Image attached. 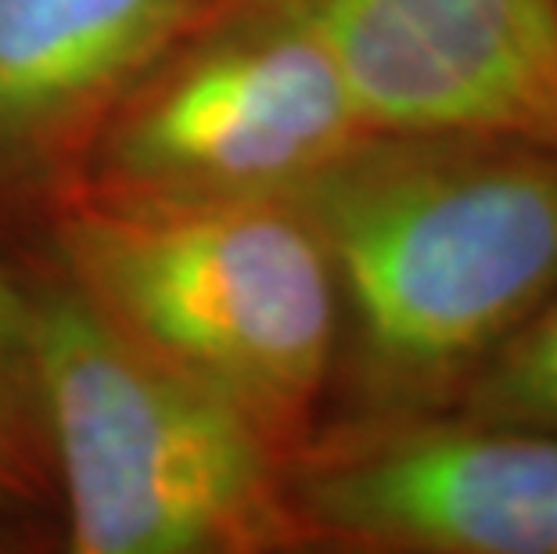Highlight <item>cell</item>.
I'll list each match as a JSON object with an SVG mask.
<instances>
[{
    "label": "cell",
    "mask_w": 557,
    "mask_h": 554,
    "mask_svg": "<svg viewBox=\"0 0 557 554\" xmlns=\"http://www.w3.org/2000/svg\"><path fill=\"white\" fill-rule=\"evenodd\" d=\"M449 415L557 432V296L485 364Z\"/></svg>",
    "instance_id": "cell-9"
},
{
    "label": "cell",
    "mask_w": 557,
    "mask_h": 554,
    "mask_svg": "<svg viewBox=\"0 0 557 554\" xmlns=\"http://www.w3.org/2000/svg\"><path fill=\"white\" fill-rule=\"evenodd\" d=\"M342 303L324 426L449 415L557 296V140L367 130L292 195Z\"/></svg>",
    "instance_id": "cell-1"
},
{
    "label": "cell",
    "mask_w": 557,
    "mask_h": 554,
    "mask_svg": "<svg viewBox=\"0 0 557 554\" xmlns=\"http://www.w3.org/2000/svg\"><path fill=\"white\" fill-rule=\"evenodd\" d=\"M302 547L557 554V432L460 415L342 421L284 465Z\"/></svg>",
    "instance_id": "cell-5"
},
{
    "label": "cell",
    "mask_w": 557,
    "mask_h": 554,
    "mask_svg": "<svg viewBox=\"0 0 557 554\" xmlns=\"http://www.w3.org/2000/svg\"><path fill=\"white\" fill-rule=\"evenodd\" d=\"M51 482L37 299L0 259V501H37Z\"/></svg>",
    "instance_id": "cell-8"
},
{
    "label": "cell",
    "mask_w": 557,
    "mask_h": 554,
    "mask_svg": "<svg viewBox=\"0 0 557 554\" xmlns=\"http://www.w3.org/2000/svg\"><path fill=\"white\" fill-rule=\"evenodd\" d=\"M360 134L299 0H216L112 104L62 192L126 209L292 198Z\"/></svg>",
    "instance_id": "cell-4"
},
{
    "label": "cell",
    "mask_w": 557,
    "mask_h": 554,
    "mask_svg": "<svg viewBox=\"0 0 557 554\" xmlns=\"http://www.w3.org/2000/svg\"><path fill=\"white\" fill-rule=\"evenodd\" d=\"M367 130L557 140V0H299Z\"/></svg>",
    "instance_id": "cell-6"
},
{
    "label": "cell",
    "mask_w": 557,
    "mask_h": 554,
    "mask_svg": "<svg viewBox=\"0 0 557 554\" xmlns=\"http://www.w3.org/2000/svg\"><path fill=\"white\" fill-rule=\"evenodd\" d=\"M216 0H0V181L69 184L112 104Z\"/></svg>",
    "instance_id": "cell-7"
},
{
    "label": "cell",
    "mask_w": 557,
    "mask_h": 554,
    "mask_svg": "<svg viewBox=\"0 0 557 554\" xmlns=\"http://www.w3.org/2000/svg\"><path fill=\"white\" fill-rule=\"evenodd\" d=\"M33 299L69 551L302 547L288 461L238 407L137 346L65 274Z\"/></svg>",
    "instance_id": "cell-3"
},
{
    "label": "cell",
    "mask_w": 557,
    "mask_h": 554,
    "mask_svg": "<svg viewBox=\"0 0 557 554\" xmlns=\"http://www.w3.org/2000/svg\"><path fill=\"white\" fill-rule=\"evenodd\" d=\"M54 242L79 296L238 407L284 461L324 426L342 303L295 198L126 209L62 192Z\"/></svg>",
    "instance_id": "cell-2"
}]
</instances>
